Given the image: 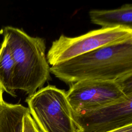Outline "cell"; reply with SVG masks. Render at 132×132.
<instances>
[{"mask_svg": "<svg viewBox=\"0 0 132 132\" xmlns=\"http://www.w3.org/2000/svg\"><path fill=\"white\" fill-rule=\"evenodd\" d=\"M50 72L69 85L84 80L115 81L132 73V39L52 65Z\"/></svg>", "mask_w": 132, "mask_h": 132, "instance_id": "6da1fadb", "label": "cell"}, {"mask_svg": "<svg viewBox=\"0 0 132 132\" xmlns=\"http://www.w3.org/2000/svg\"><path fill=\"white\" fill-rule=\"evenodd\" d=\"M0 34L6 40L14 61V89L25 92L28 96L32 95L51 79L45 40L10 26L3 27Z\"/></svg>", "mask_w": 132, "mask_h": 132, "instance_id": "7a4b0ae2", "label": "cell"}, {"mask_svg": "<svg viewBox=\"0 0 132 132\" xmlns=\"http://www.w3.org/2000/svg\"><path fill=\"white\" fill-rule=\"evenodd\" d=\"M25 102L41 132H79L64 90L49 85L28 96Z\"/></svg>", "mask_w": 132, "mask_h": 132, "instance_id": "3957f363", "label": "cell"}, {"mask_svg": "<svg viewBox=\"0 0 132 132\" xmlns=\"http://www.w3.org/2000/svg\"><path fill=\"white\" fill-rule=\"evenodd\" d=\"M131 39L132 29L123 27L101 28L74 37L61 35L53 41L46 57L52 66L95 49Z\"/></svg>", "mask_w": 132, "mask_h": 132, "instance_id": "277c9868", "label": "cell"}, {"mask_svg": "<svg viewBox=\"0 0 132 132\" xmlns=\"http://www.w3.org/2000/svg\"><path fill=\"white\" fill-rule=\"evenodd\" d=\"M70 85L66 96L75 113L115 103L128 96L124 93L116 81L84 80Z\"/></svg>", "mask_w": 132, "mask_h": 132, "instance_id": "5b68a950", "label": "cell"}, {"mask_svg": "<svg viewBox=\"0 0 132 132\" xmlns=\"http://www.w3.org/2000/svg\"><path fill=\"white\" fill-rule=\"evenodd\" d=\"M72 117L79 132H109L132 125V95L93 110L72 112Z\"/></svg>", "mask_w": 132, "mask_h": 132, "instance_id": "8992f818", "label": "cell"}, {"mask_svg": "<svg viewBox=\"0 0 132 132\" xmlns=\"http://www.w3.org/2000/svg\"><path fill=\"white\" fill-rule=\"evenodd\" d=\"M91 22L102 28L123 27L132 29V5L125 4L110 10L92 9L89 12Z\"/></svg>", "mask_w": 132, "mask_h": 132, "instance_id": "52a82bcc", "label": "cell"}, {"mask_svg": "<svg viewBox=\"0 0 132 132\" xmlns=\"http://www.w3.org/2000/svg\"><path fill=\"white\" fill-rule=\"evenodd\" d=\"M28 107L3 101L0 104V132H22L23 118Z\"/></svg>", "mask_w": 132, "mask_h": 132, "instance_id": "ba28073f", "label": "cell"}, {"mask_svg": "<svg viewBox=\"0 0 132 132\" xmlns=\"http://www.w3.org/2000/svg\"><path fill=\"white\" fill-rule=\"evenodd\" d=\"M14 63L10 49L6 40L3 41L0 47V87L13 97H16L14 89L13 79Z\"/></svg>", "mask_w": 132, "mask_h": 132, "instance_id": "9c48e42d", "label": "cell"}, {"mask_svg": "<svg viewBox=\"0 0 132 132\" xmlns=\"http://www.w3.org/2000/svg\"><path fill=\"white\" fill-rule=\"evenodd\" d=\"M115 81L126 95H132V73L125 75Z\"/></svg>", "mask_w": 132, "mask_h": 132, "instance_id": "30bf717a", "label": "cell"}, {"mask_svg": "<svg viewBox=\"0 0 132 132\" xmlns=\"http://www.w3.org/2000/svg\"><path fill=\"white\" fill-rule=\"evenodd\" d=\"M22 132H41L28 112L23 118Z\"/></svg>", "mask_w": 132, "mask_h": 132, "instance_id": "8fae6325", "label": "cell"}, {"mask_svg": "<svg viewBox=\"0 0 132 132\" xmlns=\"http://www.w3.org/2000/svg\"><path fill=\"white\" fill-rule=\"evenodd\" d=\"M109 132H132V125L126 126L124 127Z\"/></svg>", "mask_w": 132, "mask_h": 132, "instance_id": "7c38bea8", "label": "cell"}, {"mask_svg": "<svg viewBox=\"0 0 132 132\" xmlns=\"http://www.w3.org/2000/svg\"><path fill=\"white\" fill-rule=\"evenodd\" d=\"M3 93H4V92L2 91V90L1 89V88L0 87V104L4 101V100H3Z\"/></svg>", "mask_w": 132, "mask_h": 132, "instance_id": "4fadbf2b", "label": "cell"}, {"mask_svg": "<svg viewBox=\"0 0 132 132\" xmlns=\"http://www.w3.org/2000/svg\"><path fill=\"white\" fill-rule=\"evenodd\" d=\"M0 47H1V43H0Z\"/></svg>", "mask_w": 132, "mask_h": 132, "instance_id": "5bb4252c", "label": "cell"}]
</instances>
